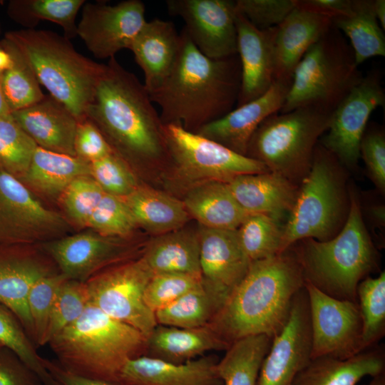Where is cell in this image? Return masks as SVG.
I'll use <instances>...</instances> for the list:
<instances>
[{
  "mask_svg": "<svg viewBox=\"0 0 385 385\" xmlns=\"http://www.w3.org/2000/svg\"><path fill=\"white\" fill-rule=\"evenodd\" d=\"M86 117L128 165L170 162L165 125L148 92L115 57L106 64Z\"/></svg>",
  "mask_w": 385,
  "mask_h": 385,
  "instance_id": "obj_1",
  "label": "cell"
},
{
  "mask_svg": "<svg viewBox=\"0 0 385 385\" xmlns=\"http://www.w3.org/2000/svg\"><path fill=\"white\" fill-rule=\"evenodd\" d=\"M176 62L162 85L149 93L164 125L197 133L237 105L240 63L237 55L220 59L202 54L183 29Z\"/></svg>",
  "mask_w": 385,
  "mask_h": 385,
  "instance_id": "obj_2",
  "label": "cell"
},
{
  "mask_svg": "<svg viewBox=\"0 0 385 385\" xmlns=\"http://www.w3.org/2000/svg\"><path fill=\"white\" fill-rule=\"evenodd\" d=\"M304 282L298 254L290 247L251 262L208 327L229 346L250 336L272 339L286 324L294 297Z\"/></svg>",
  "mask_w": 385,
  "mask_h": 385,
  "instance_id": "obj_3",
  "label": "cell"
},
{
  "mask_svg": "<svg viewBox=\"0 0 385 385\" xmlns=\"http://www.w3.org/2000/svg\"><path fill=\"white\" fill-rule=\"evenodd\" d=\"M56 361L75 374L117 381L124 364L143 356L146 337L89 304L83 314L48 342Z\"/></svg>",
  "mask_w": 385,
  "mask_h": 385,
  "instance_id": "obj_4",
  "label": "cell"
},
{
  "mask_svg": "<svg viewBox=\"0 0 385 385\" xmlns=\"http://www.w3.org/2000/svg\"><path fill=\"white\" fill-rule=\"evenodd\" d=\"M4 38L15 47L50 96L78 120L86 118L106 64L83 56L70 39L51 31H13L7 32Z\"/></svg>",
  "mask_w": 385,
  "mask_h": 385,
  "instance_id": "obj_5",
  "label": "cell"
},
{
  "mask_svg": "<svg viewBox=\"0 0 385 385\" xmlns=\"http://www.w3.org/2000/svg\"><path fill=\"white\" fill-rule=\"evenodd\" d=\"M304 240L297 254L305 281L331 297L357 302V286L377 267V252L354 193L346 220L335 236Z\"/></svg>",
  "mask_w": 385,
  "mask_h": 385,
  "instance_id": "obj_6",
  "label": "cell"
},
{
  "mask_svg": "<svg viewBox=\"0 0 385 385\" xmlns=\"http://www.w3.org/2000/svg\"><path fill=\"white\" fill-rule=\"evenodd\" d=\"M332 113L307 106L270 115L251 138L247 156L294 183L304 178L317 143L329 128Z\"/></svg>",
  "mask_w": 385,
  "mask_h": 385,
  "instance_id": "obj_7",
  "label": "cell"
},
{
  "mask_svg": "<svg viewBox=\"0 0 385 385\" xmlns=\"http://www.w3.org/2000/svg\"><path fill=\"white\" fill-rule=\"evenodd\" d=\"M332 27L297 64L279 113L307 106L332 112L363 77L351 46Z\"/></svg>",
  "mask_w": 385,
  "mask_h": 385,
  "instance_id": "obj_8",
  "label": "cell"
},
{
  "mask_svg": "<svg viewBox=\"0 0 385 385\" xmlns=\"http://www.w3.org/2000/svg\"><path fill=\"white\" fill-rule=\"evenodd\" d=\"M338 162L322 145L316 146L311 168L282 227L281 252L299 240L325 241L337 234L345 212Z\"/></svg>",
  "mask_w": 385,
  "mask_h": 385,
  "instance_id": "obj_9",
  "label": "cell"
},
{
  "mask_svg": "<svg viewBox=\"0 0 385 385\" xmlns=\"http://www.w3.org/2000/svg\"><path fill=\"white\" fill-rule=\"evenodd\" d=\"M153 274L140 255L113 265L85 282L89 304L147 337L157 325L155 312L144 300Z\"/></svg>",
  "mask_w": 385,
  "mask_h": 385,
  "instance_id": "obj_10",
  "label": "cell"
},
{
  "mask_svg": "<svg viewBox=\"0 0 385 385\" xmlns=\"http://www.w3.org/2000/svg\"><path fill=\"white\" fill-rule=\"evenodd\" d=\"M170 162L192 185L216 180L228 183L245 174L270 171L261 162L178 124L165 125Z\"/></svg>",
  "mask_w": 385,
  "mask_h": 385,
  "instance_id": "obj_11",
  "label": "cell"
},
{
  "mask_svg": "<svg viewBox=\"0 0 385 385\" xmlns=\"http://www.w3.org/2000/svg\"><path fill=\"white\" fill-rule=\"evenodd\" d=\"M310 317L312 358L345 359L364 351L357 302L331 297L305 281Z\"/></svg>",
  "mask_w": 385,
  "mask_h": 385,
  "instance_id": "obj_12",
  "label": "cell"
},
{
  "mask_svg": "<svg viewBox=\"0 0 385 385\" xmlns=\"http://www.w3.org/2000/svg\"><path fill=\"white\" fill-rule=\"evenodd\" d=\"M68 225L19 178L0 168V245H28L60 234Z\"/></svg>",
  "mask_w": 385,
  "mask_h": 385,
  "instance_id": "obj_13",
  "label": "cell"
},
{
  "mask_svg": "<svg viewBox=\"0 0 385 385\" xmlns=\"http://www.w3.org/2000/svg\"><path fill=\"white\" fill-rule=\"evenodd\" d=\"M385 104L384 90L376 71L363 76L332 113L322 145L342 164L354 168L360 144L372 112Z\"/></svg>",
  "mask_w": 385,
  "mask_h": 385,
  "instance_id": "obj_14",
  "label": "cell"
},
{
  "mask_svg": "<svg viewBox=\"0 0 385 385\" xmlns=\"http://www.w3.org/2000/svg\"><path fill=\"white\" fill-rule=\"evenodd\" d=\"M77 25V36L97 58H111L122 49H130L147 21L145 6L127 0L111 6L85 3Z\"/></svg>",
  "mask_w": 385,
  "mask_h": 385,
  "instance_id": "obj_15",
  "label": "cell"
},
{
  "mask_svg": "<svg viewBox=\"0 0 385 385\" xmlns=\"http://www.w3.org/2000/svg\"><path fill=\"white\" fill-rule=\"evenodd\" d=\"M311 359L309 307L304 286L294 297L286 324L272 339L256 385H293Z\"/></svg>",
  "mask_w": 385,
  "mask_h": 385,
  "instance_id": "obj_16",
  "label": "cell"
},
{
  "mask_svg": "<svg viewBox=\"0 0 385 385\" xmlns=\"http://www.w3.org/2000/svg\"><path fill=\"white\" fill-rule=\"evenodd\" d=\"M167 9L185 22L183 30L197 49L215 59L237 54L235 1L168 0Z\"/></svg>",
  "mask_w": 385,
  "mask_h": 385,
  "instance_id": "obj_17",
  "label": "cell"
},
{
  "mask_svg": "<svg viewBox=\"0 0 385 385\" xmlns=\"http://www.w3.org/2000/svg\"><path fill=\"white\" fill-rule=\"evenodd\" d=\"M41 247L68 279L81 282L113 265L135 257L138 250L124 239L96 232L53 240Z\"/></svg>",
  "mask_w": 385,
  "mask_h": 385,
  "instance_id": "obj_18",
  "label": "cell"
},
{
  "mask_svg": "<svg viewBox=\"0 0 385 385\" xmlns=\"http://www.w3.org/2000/svg\"><path fill=\"white\" fill-rule=\"evenodd\" d=\"M58 272L56 265L42 247L0 245V302L14 313L31 340L29 291L38 279Z\"/></svg>",
  "mask_w": 385,
  "mask_h": 385,
  "instance_id": "obj_19",
  "label": "cell"
},
{
  "mask_svg": "<svg viewBox=\"0 0 385 385\" xmlns=\"http://www.w3.org/2000/svg\"><path fill=\"white\" fill-rule=\"evenodd\" d=\"M198 237L202 282L225 303L251 262L240 245L237 230L202 226Z\"/></svg>",
  "mask_w": 385,
  "mask_h": 385,
  "instance_id": "obj_20",
  "label": "cell"
},
{
  "mask_svg": "<svg viewBox=\"0 0 385 385\" xmlns=\"http://www.w3.org/2000/svg\"><path fill=\"white\" fill-rule=\"evenodd\" d=\"M291 81L274 80L260 97L236 106L223 117L202 127L198 133L247 156L249 143L260 125L280 111Z\"/></svg>",
  "mask_w": 385,
  "mask_h": 385,
  "instance_id": "obj_21",
  "label": "cell"
},
{
  "mask_svg": "<svg viewBox=\"0 0 385 385\" xmlns=\"http://www.w3.org/2000/svg\"><path fill=\"white\" fill-rule=\"evenodd\" d=\"M240 87L236 106L263 95L274 81V43L277 26L260 30L235 11Z\"/></svg>",
  "mask_w": 385,
  "mask_h": 385,
  "instance_id": "obj_22",
  "label": "cell"
},
{
  "mask_svg": "<svg viewBox=\"0 0 385 385\" xmlns=\"http://www.w3.org/2000/svg\"><path fill=\"white\" fill-rule=\"evenodd\" d=\"M215 355L202 356L183 364L140 356L128 360L117 381L125 385H223Z\"/></svg>",
  "mask_w": 385,
  "mask_h": 385,
  "instance_id": "obj_23",
  "label": "cell"
},
{
  "mask_svg": "<svg viewBox=\"0 0 385 385\" xmlns=\"http://www.w3.org/2000/svg\"><path fill=\"white\" fill-rule=\"evenodd\" d=\"M11 115L38 147L76 156L74 138L78 119L51 96L45 95L38 102Z\"/></svg>",
  "mask_w": 385,
  "mask_h": 385,
  "instance_id": "obj_24",
  "label": "cell"
},
{
  "mask_svg": "<svg viewBox=\"0 0 385 385\" xmlns=\"http://www.w3.org/2000/svg\"><path fill=\"white\" fill-rule=\"evenodd\" d=\"M332 27V19L295 6L277 26L274 43V80L291 81L304 55Z\"/></svg>",
  "mask_w": 385,
  "mask_h": 385,
  "instance_id": "obj_25",
  "label": "cell"
},
{
  "mask_svg": "<svg viewBox=\"0 0 385 385\" xmlns=\"http://www.w3.org/2000/svg\"><path fill=\"white\" fill-rule=\"evenodd\" d=\"M227 184L247 215L262 214L278 222L291 212L299 190L294 182L271 171L238 175Z\"/></svg>",
  "mask_w": 385,
  "mask_h": 385,
  "instance_id": "obj_26",
  "label": "cell"
},
{
  "mask_svg": "<svg viewBox=\"0 0 385 385\" xmlns=\"http://www.w3.org/2000/svg\"><path fill=\"white\" fill-rule=\"evenodd\" d=\"M181 45L173 22L160 19L146 21L130 50L144 73L148 93L157 90L171 72Z\"/></svg>",
  "mask_w": 385,
  "mask_h": 385,
  "instance_id": "obj_27",
  "label": "cell"
},
{
  "mask_svg": "<svg viewBox=\"0 0 385 385\" xmlns=\"http://www.w3.org/2000/svg\"><path fill=\"white\" fill-rule=\"evenodd\" d=\"M385 372V353L378 346L345 359L329 356L312 358L293 385H357L365 376Z\"/></svg>",
  "mask_w": 385,
  "mask_h": 385,
  "instance_id": "obj_28",
  "label": "cell"
},
{
  "mask_svg": "<svg viewBox=\"0 0 385 385\" xmlns=\"http://www.w3.org/2000/svg\"><path fill=\"white\" fill-rule=\"evenodd\" d=\"M229 347L208 326L188 329L157 324L146 337L144 356L183 364L206 351Z\"/></svg>",
  "mask_w": 385,
  "mask_h": 385,
  "instance_id": "obj_29",
  "label": "cell"
},
{
  "mask_svg": "<svg viewBox=\"0 0 385 385\" xmlns=\"http://www.w3.org/2000/svg\"><path fill=\"white\" fill-rule=\"evenodd\" d=\"M183 202L189 215L207 228L237 230L247 215L221 181L192 185Z\"/></svg>",
  "mask_w": 385,
  "mask_h": 385,
  "instance_id": "obj_30",
  "label": "cell"
},
{
  "mask_svg": "<svg viewBox=\"0 0 385 385\" xmlns=\"http://www.w3.org/2000/svg\"><path fill=\"white\" fill-rule=\"evenodd\" d=\"M140 257L153 274L180 273L201 277L198 232L180 228L157 235Z\"/></svg>",
  "mask_w": 385,
  "mask_h": 385,
  "instance_id": "obj_31",
  "label": "cell"
},
{
  "mask_svg": "<svg viewBox=\"0 0 385 385\" xmlns=\"http://www.w3.org/2000/svg\"><path fill=\"white\" fill-rule=\"evenodd\" d=\"M83 175H91L90 163L37 146L20 180L46 196L55 197H60L73 180Z\"/></svg>",
  "mask_w": 385,
  "mask_h": 385,
  "instance_id": "obj_32",
  "label": "cell"
},
{
  "mask_svg": "<svg viewBox=\"0 0 385 385\" xmlns=\"http://www.w3.org/2000/svg\"><path fill=\"white\" fill-rule=\"evenodd\" d=\"M123 199L137 225L156 235L183 228L190 217L183 202L153 188L138 186Z\"/></svg>",
  "mask_w": 385,
  "mask_h": 385,
  "instance_id": "obj_33",
  "label": "cell"
},
{
  "mask_svg": "<svg viewBox=\"0 0 385 385\" xmlns=\"http://www.w3.org/2000/svg\"><path fill=\"white\" fill-rule=\"evenodd\" d=\"M332 22L349 39L358 66L370 58L385 56L384 30L374 16L372 0H354L352 14Z\"/></svg>",
  "mask_w": 385,
  "mask_h": 385,
  "instance_id": "obj_34",
  "label": "cell"
},
{
  "mask_svg": "<svg viewBox=\"0 0 385 385\" xmlns=\"http://www.w3.org/2000/svg\"><path fill=\"white\" fill-rule=\"evenodd\" d=\"M225 301L201 282L180 297L155 312L157 324L199 328L208 326Z\"/></svg>",
  "mask_w": 385,
  "mask_h": 385,
  "instance_id": "obj_35",
  "label": "cell"
},
{
  "mask_svg": "<svg viewBox=\"0 0 385 385\" xmlns=\"http://www.w3.org/2000/svg\"><path fill=\"white\" fill-rule=\"evenodd\" d=\"M272 339L262 334L232 343L217 363L223 385H256L262 362Z\"/></svg>",
  "mask_w": 385,
  "mask_h": 385,
  "instance_id": "obj_36",
  "label": "cell"
},
{
  "mask_svg": "<svg viewBox=\"0 0 385 385\" xmlns=\"http://www.w3.org/2000/svg\"><path fill=\"white\" fill-rule=\"evenodd\" d=\"M84 0H14L8 6L9 15L28 29H33L40 21L61 26L64 36H77L76 17L85 4Z\"/></svg>",
  "mask_w": 385,
  "mask_h": 385,
  "instance_id": "obj_37",
  "label": "cell"
},
{
  "mask_svg": "<svg viewBox=\"0 0 385 385\" xmlns=\"http://www.w3.org/2000/svg\"><path fill=\"white\" fill-rule=\"evenodd\" d=\"M357 304L361 318L363 350L377 345L385 334V273L367 277L356 288Z\"/></svg>",
  "mask_w": 385,
  "mask_h": 385,
  "instance_id": "obj_38",
  "label": "cell"
},
{
  "mask_svg": "<svg viewBox=\"0 0 385 385\" xmlns=\"http://www.w3.org/2000/svg\"><path fill=\"white\" fill-rule=\"evenodd\" d=\"M1 43L11 52L13 66L0 76L1 91L10 112L24 109L41 101L44 94L33 71L6 39Z\"/></svg>",
  "mask_w": 385,
  "mask_h": 385,
  "instance_id": "obj_39",
  "label": "cell"
},
{
  "mask_svg": "<svg viewBox=\"0 0 385 385\" xmlns=\"http://www.w3.org/2000/svg\"><path fill=\"white\" fill-rule=\"evenodd\" d=\"M240 245L250 262L281 252L282 227L262 214H250L237 229Z\"/></svg>",
  "mask_w": 385,
  "mask_h": 385,
  "instance_id": "obj_40",
  "label": "cell"
},
{
  "mask_svg": "<svg viewBox=\"0 0 385 385\" xmlns=\"http://www.w3.org/2000/svg\"><path fill=\"white\" fill-rule=\"evenodd\" d=\"M0 344L14 353L39 377L43 385H61L45 366V358L14 313L0 302Z\"/></svg>",
  "mask_w": 385,
  "mask_h": 385,
  "instance_id": "obj_41",
  "label": "cell"
},
{
  "mask_svg": "<svg viewBox=\"0 0 385 385\" xmlns=\"http://www.w3.org/2000/svg\"><path fill=\"white\" fill-rule=\"evenodd\" d=\"M37 145L11 113L0 116V168L21 180Z\"/></svg>",
  "mask_w": 385,
  "mask_h": 385,
  "instance_id": "obj_42",
  "label": "cell"
},
{
  "mask_svg": "<svg viewBox=\"0 0 385 385\" xmlns=\"http://www.w3.org/2000/svg\"><path fill=\"white\" fill-rule=\"evenodd\" d=\"M89 305L85 282L66 279L56 290L53 303L47 344L63 329L76 321Z\"/></svg>",
  "mask_w": 385,
  "mask_h": 385,
  "instance_id": "obj_43",
  "label": "cell"
},
{
  "mask_svg": "<svg viewBox=\"0 0 385 385\" xmlns=\"http://www.w3.org/2000/svg\"><path fill=\"white\" fill-rule=\"evenodd\" d=\"M67 278L61 272L38 279L29 291L27 306L31 318L32 340L37 346L47 344V332L57 289Z\"/></svg>",
  "mask_w": 385,
  "mask_h": 385,
  "instance_id": "obj_44",
  "label": "cell"
},
{
  "mask_svg": "<svg viewBox=\"0 0 385 385\" xmlns=\"http://www.w3.org/2000/svg\"><path fill=\"white\" fill-rule=\"evenodd\" d=\"M137 226L124 199L105 193L86 227L104 236L123 239Z\"/></svg>",
  "mask_w": 385,
  "mask_h": 385,
  "instance_id": "obj_45",
  "label": "cell"
},
{
  "mask_svg": "<svg viewBox=\"0 0 385 385\" xmlns=\"http://www.w3.org/2000/svg\"><path fill=\"white\" fill-rule=\"evenodd\" d=\"M104 194L91 175H83L73 180L60 197L70 220L84 227Z\"/></svg>",
  "mask_w": 385,
  "mask_h": 385,
  "instance_id": "obj_46",
  "label": "cell"
},
{
  "mask_svg": "<svg viewBox=\"0 0 385 385\" xmlns=\"http://www.w3.org/2000/svg\"><path fill=\"white\" fill-rule=\"evenodd\" d=\"M90 169L105 193L124 198L139 186L129 165L114 153L90 163Z\"/></svg>",
  "mask_w": 385,
  "mask_h": 385,
  "instance_id": "obj_47",
  "label": "cell"
},
{
  "mask_svg": "<svg viewBox=\"0 0 385 385\" xmlns=\"http://www.w3.org/2000/svg\"><path fill=\"white\" fill-rule=\"evenodd\" d=\"M202 278L180 273L153 274L144 293L146 305L154 312L196 287Z\"/></svg>",
  "mask_w": 385,
  "mask_h": 385,
  "instance_id": "obj_48",
  "label": "cell"
},
{
  "mask_svg": "<svg viewBox=\"0 0 385 385\" xmlns=\"http://www.w3.org/2000/svg\"><path fill=\"white\" fill-rule=\"evenodd\" d=\"M294 8V0L235 1V11L260 30L279 26Z\"/></svg>",
  "mask_w": 385,
  "mask_h": 385,
  "instance_id": "obj_49",
  "label": "cell"
},
{
  "mask_svg": "<svg viewBox=\"0 0 385 385\" xmlns=\"http://www.w3.org/2000/svg\"><path fill=\"white\" fill-rule=\"evenodd\" d=\"M74 150L77 157L88 163L113 153L99 129L86 117L78 120Z\"/></svg>",
  "mask_w": 385,
  "mask_h": 385,
  "instance_id": "obj_50",
  "label": "cell"
},
{
  "mask_svg": "<svg viewBox=\"0 0 385 385\" xmlns=\"http://www.w3.org/2000/svg\"><path fill=\"white\" fill-rule=\"evenodd\" d=\"M362 157L368 173L376 187L382 192L385 190V137L381 130L374 129L365 133L360 144Z\"/></svg>",
  "mask_w": 385,
  "mask_h": 385,
  "instance_id": "obj_51",
  "label": "cell"
},
{
  "mask_svg": "<svg viewBox=\"0 0 385 385\" xmlns=\"http://www.w3.org/2000/svg\"><path fill=\"white\" fill-rule=\"evenodd\" d=\"M0 385H43L36 374L11 349L0 347Z\"/></svg>",
  "mask_w": 385,
  "mask_h": 385,
  "instance_id": "obj_52",
  "label": "cell"
},
{
  "mask_svg": "<svg viewBox=\"0 0 385 385\" xmlns=\"http://www.w3.org/2000/svg\"><path fill=\"white\" fill-rule=\"evenodd\" d=\"M295 6L330 19L350 16L354 0H294Z\"/></svg>",
  "mask_w": 385,
  "mask_h": 385,
  "instance_id": "obj_53",
  "label": "cell"
},
{
  "mask_svg": "<svg viewBox=\"0 0 385 385\" xmlns=\"http://www.w3.org/2000/svg\"><path fill=\"white\" fill-rule=\"evenodd\" d=\"M45 366L61 385H125L117 381L96 379L75 374L63 368L56 360L45 359Z\"/></svg>",
  "mask_w": 385,
  "mask_h": 385,
  "instance_id": "obj_54",
  "label": "cell"
},
{
  "mask_svg": "<svg viewBox=\"0 0 385 385\" xmlns=\"http://www.w3.org/2000/svg\"><path fill=\"white\" fill-rule=\"evenodd\" d=\"M13 56L9 50L0 42V76L13 66Z\"/></svg>",
  "mask_w": 385,
  "mask_h": 385,
  "instance_id": "obj_55",
  "label": "cell"
},
{
  "mask_svg": "<svg viewBox=\"0 0 385 385\" xmlns=\"http://www.w3.org/2000/svg\"><path fill=\"white\" fill-rule=\"evenodd\" d=\"M373 11L383 30L385 29V1H372Z\"/></svg>",
  "mask_w": 385,
  "mask_h": 385,
  "instance_id": "obj_56",
  "label": "cell"
},
{
  "mask_svg": "<svg viewBox=\"0 0 385 385\" xmlns=\"http://www.w3.org/2000/svg\"><path fill=\"white\" fill-rule=\"evenodd\" d=\"M11 113L10 110L5 101L0 82V116Z\"/></svg>",
  "mask_w": 385,
  "mask_h": 385,
  "instance_id": "obj_57",
  "label": "cell"
},
{
  "mask_svg": "<svg viewBox=\"0 0 385 385\" xmlns=\"http://www.w3.org/2000/svg\"><path fill=\"white\" fill-rule=\"evenodd\" d=\"M363 385H385V372L372 377L368 384Z\"/></svg>",
  "mask_w": 385,
  "mask_h": 385,
  "instance_id": "obj_58",
  "label": "cell"
},
{
  "mask_svg": "<svg viewBox=\"0 0 385 385\" xmlns=\"http://www.w3.org/2000/svg\"><path fill=\"white\" fill-rule=\"evenodd\" d=\"M3 346L1 344H0V347Z\"/></svg>",
  "mask_w": 385,
  "mask_h": 385,
  "instance_id": "obj_59",
  "label": "cell"
}]
</instances>
